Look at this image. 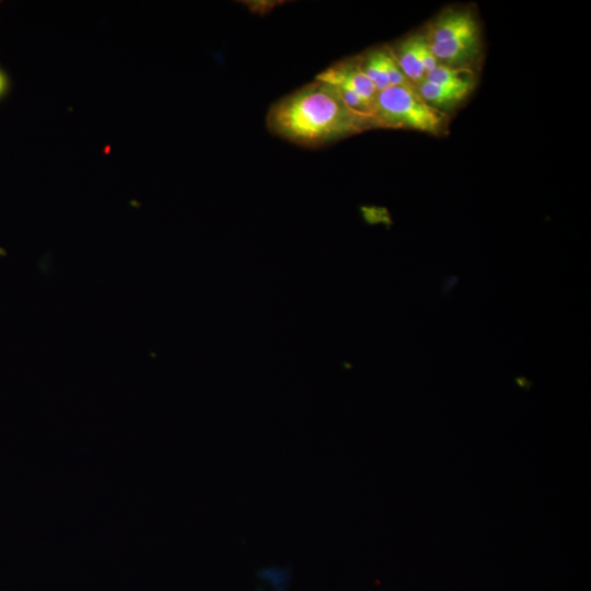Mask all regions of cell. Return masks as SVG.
Masks as SVG:
<instances>
[{
  "label": "cell",
  "instance_id": "1",
  "mask_svg": "<svg viewBox=\"0 0 591 591\" xmlns=\"http://www.w3.org/2000/svg\"><path fill=\"white\" fill-rule=\"evenodd\" d=\"M271 134L303 147H320L376 128L373 118L352 111L338 90L315 79L271 105Z\"/></svg>",
  "mask_w": 591,
  "mask_h": 591
},
{
  "label": "cell",
  "instance_id": "2",
  "mask_svg": "<svg viewBox=\"0 0 591 591\" xmlns=\"http://www.w3.org/2000/svg\"><path fill=\"white\" fill-rule=\"evenodd\" d=\"M439 63L475 69L482 57V31L470 8L449 7L422 30Z\"/></svg>",
  "mask_w": 591,
  "mask_h": 591
},
{
  "label": "cell",
  "instance_id": "3",
  "mask_svg": "<svg viewBox=\"0 0 591 591\" xmlns=\"http://www.w3.org/2000/svg\"><path fill=\"white\" fill-rule=\"evenodd\" d=\"M373 120L376 128L414 129L440 136L447 131L449 115L428 105L409 84L379 92Z\"/></svg>",
  "mask_w": 591,
  "mask_h": 591
},
{
  "label": "cell",
  "instance_id": "4",
  "mask_svg": "<svg viewBox=\"0 0 591 591\" xmlns=\"http://www.w3.org/2000/svg\"><path fill=\"white\" fill-rule=\"evenodd\" d=\"M315 79L333 84L352 111L373 118L379 92L362 71L359 56L349 57L329 66Z\"/></svg>",
  "mask_w": 591,
  "mask_h": 591
},
{
  "label": "cell",
  "instance_id": "5",
  "mask_svg": "<svg viewBox=\"0 0 591 591\" xmlns=\"http://www.w3.org/2000/svg\"><path fill=\"white\" fill-rule=\"evenodd\" d=\"M389 47L412 85L424 81L439 63L429 47L424 31L410 33Z\"/></svg>",
  "mask_w": 591,
  "mask_h": 591
},
{
  "label": "cell",
  "instance_id": "6",
  "mask_svg": "<svg viewBox=\"0 0 591 591\" xmlns=\"http://www.w3.org/2000/svg\"><path fill=\"white\" fill-rule=\"evenodd\" d=\"M476 84H440L424 80L414 88L431 107L445 113L456 108L473 92Z\"/></svg>",
  "mask_w": 591,
  "mask_h": 591
},
{
  "label": "cell",
  "instance_id": "7",
  "mask_svg": "<svg viewBox=\"0 0 591 591\" xmlns=\"http://www.w3.org/2000/svg\"><path fill=\"white\" fill-rule=\"evenodd\" d=\"M358 56L362 71L378 92L391 86L387 76L389 45L372 47Z\"/></svg>",
  "mask_w": 591,
  "mask_h": 591
},
{
  "label": "cell",
  "instance_id": "8",
  "mask_svg": "<svg viewBox=\"0 0 591 591\" xmlns=\"http://www.w3.org/2000/svg\"><path fill=\"white\" fill-rule=\"evenodd\" d=\"M476 76L475 69L438 63L425 80L440 84H476Z\"/></svg>",
  "mask_w": 591,
  "mask_h": 591
},
{
  "label": "cell",
  "instance_id": "9",
  "mask_svg": "<svg viewBox=\"0 0 591 591\" xmlns=\"http://www.w3.org/2000/svg\"><path fill=\"white\" fill-rule=\"evenodd\" d=\"M8 85L7 78L4 73L0 70V96L5 92Z\"/></svg>",
  "mask_w": 591,
  "mask_h": 591
}]
</instances>
